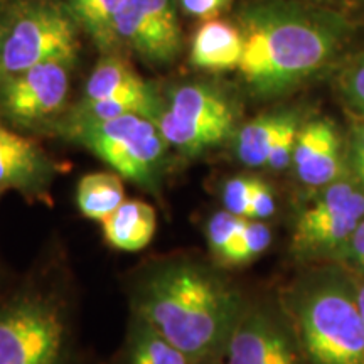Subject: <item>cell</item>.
Returning <instances> with one entry per match:
<instances>
[{"instance_id":"obj_24","label":"cell","mask_w":364,"mask_h":364,"mask_svg":"<svg viewBox=\"0 0 364 364\" xmlns=\"http://www.w3.org/2000/svg\"><path fill=\"white\" fill-rule=\"evenodd\" d=\"M338 91L346 107L358 117V120H364V53L353 58L341 70Z\"/></svg>"},{"instance_id":"obj_7","label":"cell","mask_w":364,"mask_h":364,"mask_svg":"<svg viewBox=\"0 0 364 364\" xmlns=\"http://www.w3.org/2000/svg\"><path fill=\"white\" fill-rule=\"evenodd\" d=\"M156 124L167 144L182 154L199 156L235 135L236 108L215 86L191 83L176 88Z\"/></svg>"},{"instance_id":"obj_20","label":"cell","mask_w":364,"mask_h":364,"mask_svg":"<svg viewBox=\"0 0 364 364\" xmlns=\"http://www.w3.org/2000/svg\"><path fill=\"white\" fill-rule=\"evenodd\" d=\"M149 90L150 86L136 75L125 59L120 56H105L100 59L86 81L85 98L100 100Z\"/></svg>"},{"instance_id":"obj_18","label":"cell","mask_w":364,"mask_h":364,"mask_svg":"<svg viewBox=\"0 0 364 364\" xmlns=\"http://www.w3.org/2000/svg\"><path fill=\"white\" fill-rule=\"evenodd\" d=\"M162 105L159 103L152 90L140 91V93H125L117 97L86 100L76 108L75 117L71 122H97L110 120L124 115H142L156 122L161 115Z\"/></svg>"},{"instance_id":"obj_14","label":"cell","mask_w":364,"mask_h":364,"mask_svg":"<svg viewBox=\"0 0 364 364\" xmlns=\"http://www.w3.org/2000/svg\"><path fill=\"white\" fill-rule=\"evenodd\" d=\"M245 53L241 29L226 21L209 19L196 31L191 43V65L198 70L225 73L238 70Z\"/></svg>"},{"instance_id":"obj_28","label":"cell","mask_w":364,"mask_h":364,"mask_svg":"<svg viewBox=\"0 0 364 364\" xmlns=\"http://www.w3.org/2000/svg\"><path fill=\"white\" fill-rule=\"evenodd\" d=\"M348 172L364 188V120H358L349 132L348 139Z\"/></svg>"},{"instance_id":"obj_9","label":"cell","mask_w":364,"mask_h":364,"mask_svg":"<svg viewBox=\"0 0 364 364\" xmlns=\"http://www.w3.org/2000/svg\"><path fill=\"white\" fill-rule=\"evenodd\" d=\"M223 358L225 364H307L284 307L243 309Z\"/></svg>"},{"instance_id":"obj_2","label":"cell","mask_w":364,"mask_h":364,"mask_svg":"<svg viewBox=\"0 0 364 364\" xmlns=\"http://www.w3.org/2000/svg\"><path fill=\"white\" fill-rule=\"evenodd\" d=\"M241 312L235 290L189 263L159 270L139 299V317L196 364L221 361Z\"/></svg>"},{"instance_id":"obj_16","label":"cell","mask_w":364,"mask_h":364,"mask_svg":"<svg viewBox=\"0 0 364 364\" xmlns=\"http://www.w3.org/2000/svg\"><path fill=\"white\" fill-rule=\"evenodd\" d=\"M295 110L263 113L235 132V156L248 169L267 167L277 136Z\"/></svg>"},{"instance_id":"obj_31","label":"cell","mask_w":364,"mask_h":364,"mask_svg":"<svg viewBox=\"0 0 364 364\" xmlns=\"http://www.w3.org/2000/svg\"><path fill=\"white\" fill-rule=\"evenodd\" d=\"M354 280H356L358 304H359V309H361V316L364 318V279H359V277L354 275Z\"/></svg>"},{"instance_id":"obj_6","label":"cell","mask_w":364,"mask_h":364,"mask_svg":"<svg viewBox=\"0 0 364 364\" xmlns=\"http://www.w3.org/2000/svg\"><path fill=\"white\" fill-rule=\"evenodd\" d=\"M70 135L124 179L149 186L166 156L167 140L157 124L142 115L71 122Z\"/></svg>"},{"instance_id":"obj_15","label":"cell","mask_w":364,"mask_h":364,"mask_svg":"<svg viewBox=\"0 0 364 364\" xmlns=\"http://www.w3.org/2000/svg\"><path fill=\"white\" fill-rule=\"evenodd\" d=\"M105 243L118 252L147 248L157 230L156 209L140 199H125L110 218L102 223Z\"/></svg>"},{"instance_id":"obj_12","label":"cell","mask_w":364,"mask_h":364,"mask_svg":"<svg viewBox=\"0 0 364 364\" xmlns=\"http://www.w3.org/2000/svg\"><path fill=\"white\" fill-rule=\"evenodd\" d=\"M290 169L312 191L349 176L348 145L336 122L327 117L302 122Z\"/></svg>"},{"instance_id":"obj_4","label":"cell","mask_w":364,"mask_h":364,"mask_svg":"<svg viewBox=\"0 0 364 364\" xmlns=\"http://www.w3.org/2000/svg\"><path fill=\"white\" fill-rule=\"evenodd\" d=\"M76 54L75 19L61 7L43 2L17 4L0 22V70L4 78L43 63L75 65Z\"/></svg>"},{"instance_id":"obj_17","label":"cell","mask_w":364,"mask_h":364,"mask_svg":"<svg viewBox=\"0 0 364 364\" xmlns=\"http://www.w3.org/2000/svg\"><path fill=\"white\" fill-rule=\"evenodd\" d=\"M124 177L117 172H91L80 179L76 204L81 215L91 221L103 223L125 201Z\"/></svg>"},{"instance_id":"obj_30","label":"cell","mask_w":364,"mask_h":364,"mask_svg":"<svg viewBox=\"0 0 364 364\" xmlns=\"http://www.w3.org/2000/svg\"><path fill=\"white\" fill-rule=\"evenodd\" d=\"M228 2L230 0H181V6L191 17L209 19V17L216 16Z\"/></svg>"},{"instance_id":"obj_8","label":"cell","mask_w":364,"mask_h":364,"mask_svg":"<svg viewBox=\"0 0 364 364\" xmlns=\"http://www.w3.org/2000/svg\"><path fill=\"white\" fill-rule=\"evenodd\" d=\"M66 324L56 304L24 295L0 309V364H65Z\"/></svg>"},{"instance_id":"obj_27","label":"cell","mask_w":364,"mask_h":364,"mask_svg":"<svg viewBox=\"0 0 364 364\" xmlns=\"http://www.w3.org/2000/svg\"><path fill=\"white\" fill-rule=\"evenodd\" d=\"M277 211V199L275 191L265 179L257 177L253 186L252 199H250V211L248 220L268 221Z\"/></svg>"},{"instance_id":"obj_21","label":"cell","mask_w":364,"mask_h":364,"mask_svg":"<svg viewBox=\"0 0 364 364\" xmlns=\"http://www.w3.org/2000/svg\"><path fill=\"white\" fill-rule=\"evenodd\" d=\"M125 0H70L71 17L86 34L91 36L102 51H108L118 43L115 19Z\"/></svg>"},{"instance_id":"obj_26","label":"cell","mask_w":364,"mask_h":364,"mask_svg":"<svg viewBox=\"0 0 364 364\" xmlns=\"http://www.w3.org/2000/svg\"><path fill=\"white\" fill-rule=\"evenodd\" d=\"M255 181H257V176L240 174L231 177L223 184L221 201L226 211L248 220L250 199H252Z\"/></svg>"},{"instance_id":"obj_29","label":"cell","mask_w":364,"mask_h":364,"mask_svg":"<svg viewBox=\"0 0 364 364\" xmlns=\"http://www.w3.org/2000/svg\"><path fill=\"white\" fill-rule=\"evenodd\" d=\"M336 262L348 268L353 275L364 279V221L356 230V233L353 235V238L349 240V243L346 245V248L341 252Z\"/></svg>"},{"instance_id":"obj_1","label":"cell","mask_w":364,"mask_h":364,"mask_svg":"<svg viewBox=\"0 0 364 364\" xmlns=\"http://www.w3.org/2000/svg\"><path fill=\"white\" fill-rule=\"evenodd\" d=\"M245 53L240 73L253 95L280 97L327 68L348 39V24L331 14L285 4L241 16Z\"/></svg>"},{"instance_id":"obj_10","label":"cell","mask_w":364,"mask_h":364,"mask_svg":"<svg viewBox=\"0 0 364 364\" xmlns=\"http://www.w3.org/2000/svg\"><path fill=\"white\" fill-rule=\"evenodd\" d=\"M70 63L51 61L2 78L0 110L17 127H34L61 112L70 91Z\"/></svg>"},{"instance_id":"obj_33","label":"cell","mask_w":364,"mask_h":364,"mask_svg":"<svg viewBox=\"0 0 364 364\" xmlns=\"http://www.w3.org/2000/svg\"><path fill=\"white\" fill-rule=\"evenodd\" d=\"M2 78H4V76H2V70H0V85H2Z\"/></svg>"},{"instance_id":"obj_22","label":"cell","mask_w":364,"mask_h":364,"mask_svg":"<svg viewBox=\"0 0 364 364\" xmlns=\"http://www.w3.org/2000/svg\"><path fill=\"white\" fill-rule=\"evenodd\" d=\"M272 228L267 221L248 220L243 231L236 236L225 258L223 267H243L257 260L272 245Z\"/></svg>"},{"instance_id":"obj_34","label":"cell","mask_w":364,"mask_h":364,"mask_svg":"<svg viewBox=\"0 0 364 364\" xmlns=\"http://www.w3.org/2000/svg\"><path fill=\"white\" fill-rule=\"evenodd\" d=\"M209 364H221L220 361H215V363H209Z\"/></svg>"},{"instance_id":"obj_19","label":"cell","mask_w":364,"mask_h":364,"mask_svg":"<svg viewBox=\"0 0 364 364\" xmlns=\"http://www.w3.org/2000/svg\"><path fill=\"white\" fill-rule=\"evenodd\" d=\"M124 364H196L161 332L136 318L127 343Z\"/></svg>"},{"instance_id":"obj_5","label":"cell","mask_w":364,"mask_h":364,"mask_svg":"<svg viewBox=\"0 0 364 364\" xmlns=\"http://www.w3.org/2000/svg\"><path fill=\"white\" fill-rule=\"evenodd\" d=\"M364 221V188L351 176L314 191L299 211L290 252L307 263L336 262Z\"/></svg>"},{"instance_id":"obj_23","label":"cell","mask_w":364,"mask_h":364,"mask_svg":"<svg viewBox=\"0 0 364 364\" xmlns=\"http://www.w3.org/2000/svg\"><path fill=\"white\" fill-rule=\"evenodd\" d=\"M247 218L236 216L233 213L218 211L209 218L206 226V238L209 245V252L213 253L215 260L218 263L223 262L228 250H230L233 241L236 240L241 231H243L245 225H247Z\"/></svg>"},{"instance_id":"obj_11","label":"cell","mask_w":364,"mask_h":364,"mask_svg":"<svg viewBox=\"0 0 364 364\" xmlns=\"http://www.w3.org/2000/svg\"><path fill=\"white\" fill-rule=\"evenodd\" d=\"M118 41L145 61L164 65L181 54L182 33L172 0H125L115 19Z\"/></svg>"},{"instance_id":"obj_3","label":"cell","mask_w":364,"mask_h":364,"mask_svg":"<svg viewBox=\"0 0 364 364\" xmlns=\"http://www.w3.org/2000/svg\"><path fill=\"white\" fill-rule=\"evenodd\" d=\"M307 364H364L356 280L338 262L314 263L284 300Z\"/></svg>"},{"instance_id":"obj_25","label":"cell","mask_w":364,"mask_h":364,"mask_svg":"<svg viewBox=\"0 0 364 364\" xmlns=\"http://www.w3.org/2000/svg\"><path fill=\"white\" fill-rule=\"evenodd\" d=\"M302 117L299 112H294V115L289 118L284 129L277 136L275 144H273L270 156H268L267 169L273 172H282L292 167L294 150L295 144H297V136L300 125H302Z\"/></svg>"},{"instance_id":"obj_32","label":"cell","mask_w":364,"mask_h":364,"mask_svg":"<svg viewBox=\"0 0 364 364\" xmlns=\"http://www.w3.org/2000/svg\"><path fill=\"white\" fill-rule=\"evenodd\" d=\"M336 4H344V6H364V0H332Z\"/></svg>"},{"instance_id":"obj_13","label":"cell","mask_w":364,"mask_h":364,"mask_svg":"<svg viewBox=\"0 0 364 364\" xmlns=\"http://www.w3.org/2000/svg\"><path fill=\"white\" fill-rule=\"evenodd\" d=\"M53 164L33 140L0 124V191L39 194L51 182Z\"/></svg>"}]
</instances>
